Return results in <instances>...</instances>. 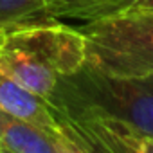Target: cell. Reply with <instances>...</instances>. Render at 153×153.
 <instances>
[{
	"label": "cell",
	"mask_w": 153,
	"mask_h": 153,
	"mask_svg": "<svg viewBox=\"0 0 153 153\" xmlns=\"http://www.w3.org/2000/svg\"><path fill=\"white\" fill-rule=\"evenodd\" d=\"M85 58L81 31L58 18L0 31V68L45 101L61 78L85 65Z\"/></svg>",
	"instance_id": "cell-1"
},
{
	"label": "cell",
	"mask_w": 153,
	"mask_h": 153,
	"mask_svg": "<svg viewBox=\"0 0 153 153\" xmlns=\"http://www.w3.org/2000/svg\"><path fill=\"white\" fill-rule=\"evenodd\" d=\"M47 103L56 114L110 117L153 137V74L110 76L83 65L58 81Z\"/></svg>",
	"instance_id": "cell-2"
},
{
	"label": "cell",
	"mask_w": 153,
	"mask_h": 153,
	"mask_svg": "<svg viewBox=\"0 0 153 153\" xmlns=\"http://www.w3.org/2000/svg\"><path fill=\"white\" fill-rule=\"evenodd\" d=\"M85 65L110 76L153 74V9L131 6L85 22Z\"/></svg>",
	"instance_id": "cell-3"
},
{
	"label": "cell",
	"mask_w": 153,
	"mask_h": 153,
	"mask_svg": "<svg viewBox=\"0 0 153 153\" xmlns=\"http://www.w3.org/2000/svg\"><path fill=\"white\" fill-rule=\"evenodd\" d=\"M0 110L34 123L49 131H54L58 128V119L51 105L24 88L2 68H0Z\"/></svg>",
	"instance_id": "cell-4"
},
{
	"label": "cell",
	"mask_w": 153,
	"mask_h": 153,
	"mask_svg": "<svg viewBox=\"0 0 153 153\" xmlns=\"http://www.w3.org/2000/svg\"><path fill=\"white\" fill-rule=\"evenodd\" d=\"M0 148L9 153H59L54 131L0 110Z\"/></svg>",
	"instance_id": "cell-5"
},
{
	"label": "cell",
	"mask_w": 153,
	"mask_h": 153,
	"mask_svg": "<svg viewBox=\"0 0 153 153\" xmlns=\"http://www.w3.org/2000/svg\"><path fill=\"white\" fill-rule=\"evenodd\" d=\"M79 119L94 135H97L114 153H153V137H148L121 121L110 117H74Z\"/></svg>",
	"instance_id": "cell-6"
},
{
	"label": "cell",
	"mask_w": 153,
	"mask_h": 153,
	"mask_svg": "<svg viewBox=\"0 0 153 153\" xmlns=\"http://www.w3.org/2000/svg\"><path fill=\"white\" fill-rule=\"evenodd\" d=\"M54 115L58 119L54 139L59 153H114V149L94 135L79 119L56 112Z\"/></svg>",
	"instance_id": "cell-7"
},
{
	"label": "cell",
	"mask_w": 153,
	"mask_h": 153,
	"mask_svg": "<svg viewBox=\"0 0 153 153\" xmlns=\"http://www.w3.org/2000/svg\"><path fill=\"white\" fill-rule=\"evenodd\" d=\"M45 2L51 18H76L92 22L128 9L137 0H45Z\"/></svg>",
	"instance_id": "cell-8"
},
{
	"label": "cell",
	"mask_w": 153,
	"mask_h": 153,
	"mask_svg": "<svg viewBox=\"0 0 153 153\" xmlns=\"http://www.w3.org/2000/svg\"><path fill=\"white\" fill-rule=\"evenodd\" d=\"M47 18L45 0H0V31Z\"/></svg>",
	"instance_id": "cell-9"
},
{
	"label": "cell",
	"mask_w": 153,
	"mask_h": 153,
	"mask_svg": "<svg viewBox=\"0 0 153 153\" xmlns=\"http://www.w3.org/2000/svg\"><path fill=\"white\" fill-rule=\"evenodd\" d=\"M133 6H137V7H148V9H153V0H137Z\"/></svg>",
	"instance_id": "cell-10"
},
{
	"label": "cell",
	"mask_w": 153,
	"mask_h": 153,
	"mask_svg": "<svg viewBox=\"0 0 153 153\" xmlns=\"http://www.w3.org/2000/svg\"><path fill=\"white\" fill-rule=\"evenodd\" d=\"M0 153H9L7 149H4V148H0Z\"/></svg>",
	"instance_id": "cell-11"
}]
</instances>
